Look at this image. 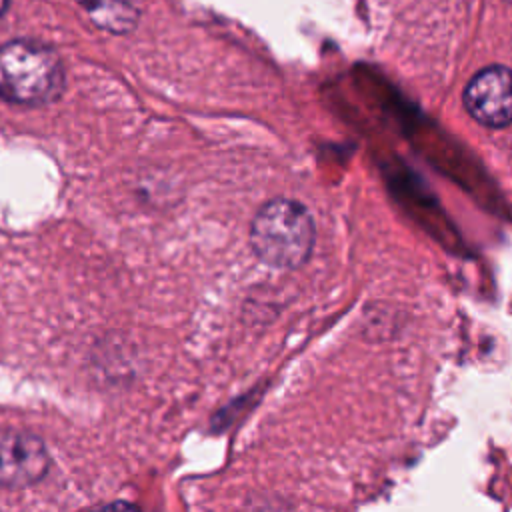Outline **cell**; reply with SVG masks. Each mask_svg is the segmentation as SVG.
Here are the masks:
<instances>
[{
    "label": "cell",
    "instance_id": "6da1fadb",
    "mask_svg": "<svg viewBox=\"0 0 512 512\" xmlns=\"http://www.w3.org/2000/svg\"><path fill=\"white\" fill-rule=\"evenodd\" d=\"M66 88V72L58 52L30 38L0 46V98L16 106H46Z\"/></svg>",
    "mask_w": 512,
    "mask_h": 512
},
{
    "label": "cell",
    "instance_id": "7a4b0ae2",
    "mask_svg": "<svg viewBox=\"0 0 512 512\" xmlns=\"http://www.w3.org/2000/svg\"><path fill=\"white\" fill-rule=\"evenodd\" d=\"M314 220L308 208L290 198L264 204L252 220L250 244L256 256L272 268H298L314 246Z\"/></svg>",
    "mask_w": 512,
    "mask_h": 512
},
{
    "label": "cell",
    "instance_id": "3957f363",
    "mask_svg": "<svg viewBox=\"0 0 512 512\" xmlns=\"http://www.w3.org/2000/svg\"><path fill=\"white\" fill-rule=\"evenodd\" d=\"M50 470L44 440L32 432L0 426V486L24 488L40 482Z\"/></svg>",
    "mask_w": 512,
    "mask_h": 512
},
{
    "label": "cell",
    "instance_id": "277c9868",
    "mask_svg": "<svg viewBox=\"0 0 512 512\" xmlns=\"http://www.w3.org/2000/svg\"><path fill=\"white\" fill-rule=\"evenodd\" d=\"M464 106L482 126H508L512 122V70L494 64L476 72L466 84Z\"/></svg>",
    "mask_w": 512,
    "mask_h": 512
},
{
    "label": "cell",
    "instance_id": "5b68a950",
    "mask_svg": "<svg viewBox=\"0 0 512 512\" xmlns=\"http://www.w3.org/2000/svg\"><path fill=\"white\" fill-rule=\"evenodd\" d=\"M82 4L96 26L108 32H128L136 22L132 6L124 0H82Z\"/></svg>",
    "mask_w": 512,
    "mask_h": 512
},
{
    "label": "cell",
    "instance_id": "8992f818",
    "mask_svg": "<svg viewBox=\"0 0 512 512\" xmlns=\"http://www.w3.org/2000/svg\"><path fill=\"white\" fill-rule=\"evenodd\" d=\"M8 4H10V0H0V16L8 10Z\"/></svg>",
    "mask_w": 512,
    "mask_h": 512
}]
</instances>
